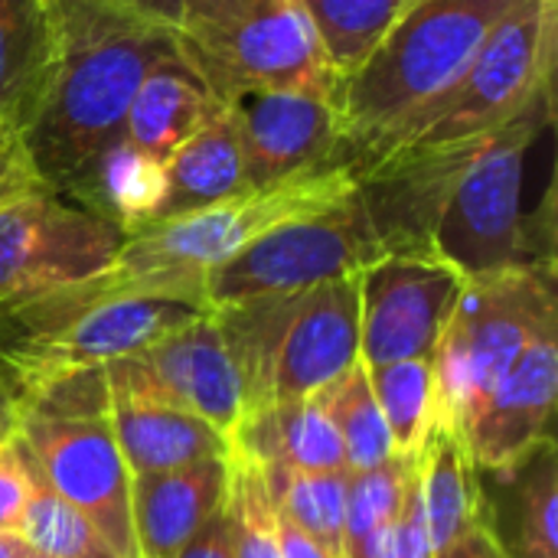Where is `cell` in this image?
<instances>
[{"mask_svg": "<svg viewBox=\"0 0 558 558\" xmlns=\"http://www.w3.org/2000/svg\"><path fill=\"white\" fill-rule=\"evenodd\" d=\"M46 62L20 144L36 177L72 193L121 137L144 75L177 56L173 29L105 0H43Z\"/></svg>", "mask_w": 558, "mask_h": 558, "instance_id": "obj_1", "label": "cell"}, {"mask_svg": "<svg viewBox=\"0 0 558 558\" xmlns=\"http://www.w3.org/2000/svg\"><path fill=\"white\" fill-rule=\"evenodd\" d=\"M520 0H415L369 59L340 82L343 160L360 177L471 65Z\"/></svg>", "mask_w": 558, "mask_h": 558, "instance_id": "obj_2", "label": "cell"}, {"mask_svg": "<svg viewBox=\"0 0 558 558\" xmlns=\"http://www.w3.org/2000/svg\"><path fill=\"white\" fill-rule=\"evenodd\" d=\"M356 190L350 167H324L265 190H252L199 213L150 222L124 235L105 278L124 294L206 301V275L268 229L314 216Z\"/></svg>", "mask_w": 558, "mask_h": 558, "instance_id": "obj_3", "label": "cell"}, {"mask_svg": "<svg viewBox=\"0 0 558 558\" xmlns=\"http://www.w3.org/2000/svg\"><path fill=\"white\" fill-rule=\"evenodd\" d=\"M10 432L43 481L85 513L118 558H137L131 474L111 432L101 366L43 379L10 405Z\"/></svg>", "mask_w": 558, "mask_h": 558, "instance_id": "obj_4", "label": "cell"}, {"mask_svg": "<svg viewBox=\"0 0 558 558\" xmlns=\"http://www.w3.org/2000/svg\"><path fill=\"white\" fill-rule=\"evenodd\" d=\"M553 268L517 265L468 278L461 298L438 337L435 366V425L461 435L481 415L513 360L543 333H556Z\"/></svg>", "mask_w": 558, "mask_h": 558, "instance_id": "obj_5", "label": "cell"}, {"mask_svg": "<svg viewBox=\"0 0 558 558\" xmlns=\"http://www.w3.org/2000/svg\"><path fill=\"white\" fill-rule=\"evenodd\" d=\"M173 39L222 105L268 88L340 95L298 0H180Z\"/></svg>", "mask_w": 558, "mask_h": 558, "instance_id": "obj_6", "label": "cell"}, {"mask_svg": "<svg viewBox=\"0 0 558 558\" xmlns=\"http://www.w3.org/2000/svg\"><path fill=\"white\" fill-rule=\"evenodd\" d=\"M549 128L553 92L481 137L458 170L432 229V252L464 278L536 265L523 216V186L530 154Z\"/></svg>", "mask_w": 558, "mask_h": 558, "instance_id": "obj_7", "label": "cell"}, {"mask_svg": "<svg viewBox=\"0 0 558 558\" xmlns=\"http://www.w3.org/2000/svg\"><path fill=\"white\" fill-rule=\"evenodd\" d=\"M556 23L558 0H520L517 10L487 36L458 82L435 105L415 114L386 154L487 137L536 98L549 95L556 75Z\"/></svg>", "mask_w": 558, "mask_h": 558, "instance_id": "obj_8", "label": "cell"}, {"mask_svg": "<svg viewBox=\"0 0 558 558\" xmlns=\"http://www.w3.org/2000/svg\"><path fill=\"white\" fill-rule=\"evenodd\" d=\"M383 255L389 252L360 199V190H353L337 206L288 219L216 265L206 275V301L216 311L252 298L298 294L314 284L356 275Z\"/></svg>", "mask_w": 558, "mask_h": 558, "instance_id": "obj_9", "label": "cell"}, {"mask_svg": "<svg viewBox=\"0 0 558 558\" xmlns=\"http://www.w3.org/2000/svg\"><path fill=\"white\" fill-rule=\"evenodd\" d=\"M124 232L49 186L0 203V311L101 275Z\"/></svg>", "mask_w": 558, "mask_h": 558, "instance_id": "obj_10", "label": "cell"}, {"mask_svg": "<svg viewBox=\"0 0 558 558\" xmlns=\"http://www.w3.org/2000/svg\"><path fill=\"white\" fill-rule=\"evenodd\" d=\"M464 275L435 252H392L360 271V360L373 366L435 356Z\"/></svg>", "mask_w": 558, "mask_h": 558, "instance_id": "obj_11", "label": "cell"}, {"mask_svg": "<svg viewBox=\"0 0 558 558\" xmlns=\"http://www.w3.org/2000/svg\"><path fill=\"white\" fill-rule=\"evenodd\" d=\"M340 95L268 88L229 101L245 160V186L265 190L324 167H347Z\"/></svg>", "mask_w": 558, "mask_h": 558, "instance_id": "obj_12", "label": "cell"}, {"mask_svg": "<svg viewBox=\"0 0 558 558\" xmlns=\"http://www.w3.org/2000/svg\"><path fill=\"white\" fill-rule=\"evenodd\" d=\"M111 405V432L131 477L173 471L206 458H229L232 445L199 415L170 405L137 356L101 366Z\"/></svg>", "mask_w": 558, "mask_h": 558, "instance_id": "obj_13", "label": "cell"}, {"mask_svg": "<svg viewBox=\"0 0 558 558\" xmlns=\"http://www.w3.org/2000/svg\"><path fill=\"white\" fill-rule=\"evenodd\" d=\"M360 360V271L298 294L275 363L271 399L301 402Z\"/></svg>", "mask_w": 558, "mask_h": 558, "instance_id": "obj_14", "label": "cell"}, {"mask_svg": "<svg viewBox=\"0 0 558 558\" xmlns=\"http://www.w3.org/2000/svg\"><path fill=\"white\" fill-rule=\"evenodd\" d=\"M556 333H543L513 360L481 415L464 432L474 471H504L549 435L546 428L556 409Z\"/></svg>", "mask_w": 558, "mask_h": 558, "instance_id": "obj_15", "label": "cell"}, {"mask_svg": "<svg viewBox=\"0 0 558 558\" xmlns=\"http://www.w3.org/2000/svg\"><path fill=\"white\" fill-rule=\"evenodd\" d=\"M134 356L177 409L199 415L232 445L242 425V386L213 311Z\"/></svg>", "mask_w": 558, "mask_h": 558, "instance_id": "obj_16", "label": "cell"}, {"mask_svg": "<svg viewBox=\"0 0 558 558\" xmlns=\"http://www.w3.org/2000/svg\"><path fill=\"white\" fill-rule=\"evenodd\" d=\"M229 494V458H206L173 471L131 477L137 558H177L190 536Z\"/></svg>", "mask_w": 558, "mask_h": 558, "instance_id": "obj_17", "label": "cell"}, {"mask_svg": "<svg viewBox=\"0 0 558 558\" xmlns=\"http://www.w3.org/2000/svg\"><path fill=\"white\" fill-rule=\"evenodd\" d=\"M163 173H167V190L150 222L199 213L232 196L252 193L245 186V160H242L232 108L219 101L216 111L206 118V124L167 157Z\"/></svg>", "mask_w": 558, "mask_h": 558, "instance_id": "obj_18", "label": "cell"}, {"mask_svg": "<svg viewBox=\"0 0 558 558\" xmlns=\"http://www.w3.org/2000/svg\"><path fill=\"white\" fill-rule=\"evenodd\" d=\"M487 474L500 477L504 490L500 507L490 504L487 494L484 500L507 558H558V454L553 435L539 438L510 468Z\"/></svg>", "mask_w": 558, "mask_h": 558, "instance_id": "obj_19", "label": "cell"}, {"mask_svg": "<svg viewBox=\"0 0 558 558\" xmlns=\"http://www.w3.org/2000/svg\"><path fill=\"white\" fill-rule=\"evenodd\" d=\"M216 105L219 101L209 95L203 78L177 52L144 75L131 98L121 137L147 157L167 163V157L206 124Z\"/></svg>", "mask_w": 558, "mask_h": 558, "instance_id": "obj_20", "label": "cell"}, {"mask_svg": "<svg viewBox=\"0 0 558 558\" xmlns=\"http://www.w3.org/2000/svg\"><path fill=\"white\" fill-rule=\"evenodd\" d=\"M232 448L252 454L262 468L347 471L340 435L317 396L301 402H278L245 418L232 438Z\"/></svg>", "mask_w": 558, "mask_h": 558, "instance_id": "obj_21", "label": "cell"}, {"mask_svg": "<svg viewBox=\"0 0 558 558\" xmlns=\"http://www.w3.org/2000/svg\"><path fill=\"white\" fill-rule=\"evenodd\" d=\"M298 294L252 298V301H239V304H226L213 311L226 353L242 386V422L275 405L271 399L275 363H278V350H281L284 327H288Z\"/></svg>", "mask_w": 558, "mask_h": 558, "instance_id": "obj_22", "label": "cell"}, {"mask_svg": "<svg viewBox=\"0 0 558 558\" xmlns=\"http://www.w3.org/2000/svg\"><path fill=\"white\" fill-rule=\"evenodd\" d=\"M163 190V163L137 150L131 141L118 137L98 154V160L88 167V173L69 196H75L78 206L111 219L128 235L154 219Z\"/></svg>", "mask_w": 558, "mask_h": 558, "instance_id": "obj_23", "label": "cell"}, {"mask_svg": "<svg viewBox=\"0 0 558 558\" xmlns=\"http://www.w3.org/2000/svg\"><path fill=\"white\" fill-rule=\"evenodd\" d=\"M474 477L477 471L461 435L432 422L418 461V487L435 556L474 520L481 507V481Z\"/></svg>", "mask_w": 558, "mask_h": 558, "instance_id": "obj_24", "label": "cell"}, {"mask_svg": "<svg viewBox=\"0 0 558 558\" xmlns=\"http://www.w3.org/2000/svg\"><path fill=\"white\" fill-rule=\"evenodd\" d=\"M330 72L350 78L415 0H298Z\"/></svg>", "mask_w": 558, "mask_h": 558, "instance_id": "obj_25", "label": "cell"}, {"mask_svg": "<svg viewBox=\"0 0 558 558\" xmlns=\"http://www.w3.org/2000/svg\"><path fill=\"white\" fill-rule=\"evenodd\" d=\"M46 62L43 0H0V128L20 131L36 101Z\"/></svg>", "mask_w": 558, "mask_h": 558, "instance_id": "obj_26", "label": "cell"}, {"mask_svg": "<svg viewBox=\"0 0 558 558\" xmlns=\"http://www.w3.org/2000/svg\"><path fill=\"white\" fill-rule=\"evenodd\" d=\"M317 402L327 409L343 454H347V471H373L392 458V438L383 418V409L373 396L369 386V369L363 360H356L340 379L324 386L317 392Z\"/></svg>", "mask_w": 558, "mask_h": 558, "instance_id": "obj_27", "label": "cell"}, {"mask_svg": "<svg viewBox=\"0 0 558 558\" xmlns=\"http://www.w3.org/2000/svg\"><path fill=\"white\" fill-rule=\"evenodd\" d=\"M271 500L330 558H343V513L350 471L265 468Z\"/></svg>", "mask_w": 558, "mask_h": 558, "instance_id": "obj_28", "label": "cell"}, {"mask_svg": "<svg viewBox=\"0 0 558 558\" xmlns=\"http://www.w3.org/2000/svg\"><path fill=\"white\" fill-rule=\"evenodd\" d=\"M418 458L392 454L373 471L350 474L347 484V513H343V558H373L379 539L402 510L405 490L418 471Z\"/></svg>", "mask_w": 558, "mask_h": 558, "instance_id": "obj_29", "label": "cell"}, {"mask_svg": "<svg viewBox=\"0 0 558 558\" xmlns=\"http://www.w3.org/2000/svg\"><path fill=\"white\" fill-rule=\"evenodd\" d=\"M369 369V366H366ZM373 396L383 409L392 454L418 458L435 418V366L432 356L399 360L369 369Z\"/></svg>", "mask_w": 558, "mask_h": 558, "instance_id": "obj_30", "label": "cell"}, {"mask_svg": "<svg viewBox=\"0 0 558 558\" xmlns=\"http://www.w3.org/2000/svg\"><path fill=\"white\" fill-rule=\"evenodd\" d=\"M16 445L33 477V494L20 523V539L43 558H118L105 543V536L95 530V523L43 481L20 438Z\"/></svg>", "mask_w": 558, "mask_h": 558, "instance_id": "obj_31", "label": "cell"}, {"mask_svg": "<svg viewBox=\"0 0 558 558\" xmlns=\"http://www.w3.org/2000/svg\"><path fill=\"white\" fill-rule=\"evenodd\" d=\"M226 510H229L235 558H281L278 526H275V500L268 490L265 468L239 448L229 451Z\"/></svg>", "mask_w": 558, "mask_h": 558, "instance_id": "obj_32", "label": "cell"}, {"mask_svg": "<svg viewBox=\"0 0 558 558\" xmlns=\"http://www.w3.org/2000/svg\"><path fill=\"white\" fill-rule=\"evenodd\" d=\"M373 558H435L428 526H425V510H422V487H418V471L405 490L402 510L396 513L392 526L379 539V549Z\"/></svg>", "mask_w": 558, "mask_h": 558, "instance_id": "obj_33", "label": "cell"}, {"mask_svg": "<svg viewBox=\"0 0 558 558\" xmlns=\"http://www.w3.org/2000/svg\"><path fill=\"white\" fill-rule=\"evenodd\" d=\"M29 494H33V477L10 432L7 438H0V533L20 536Z\"/></svg>", "mask_w": 558, "mask_h": 558, "instance_id": "obj_34", "label": "cell"}, {"mask_svg": "<svg viewBox=\"0 0 558 558\" xmlns=\"http://www.w3.org/2000/svg\"><path fill=\"white\" fill-rule=\"evenodd\" d=\"M435 558H507L494 526H490V510H487L484 490H481V507H477L474 520L461 530L458 539H451Z\"/></svg>", "mask_w": 558, "mask_h": 558, "instance_id": "obj_35", "label": "cell"}, {"mask_svg": "<svg viewBox=\"0 0 558 558\" xmlns=\"http://www.w3.org/2000/svg\"><path fill=\"white\" fill-rule=\"evenodd\" d=\"M33 186H46V183L36 177L33 163L26 160L20 137L13 131H0V203Z\"/></svg>", "mask_w": 558, "mask_h": 558, "instance_id": "obj_36", "label": "cell"}, {"mask_svg": "<svg viewBox=\"0 0 558 558\" xmlns=\"http://www.w3.org/2000/svg\"><path fill=\"white\" fill-rule=\"evenodd\" d=\"M177 558H235L232 553V526L226 504L206 517V523L190 536V543L177 553Z\"/></svg>", "mask_w": 558, "mask_h": 558, "instance_id": "obj_37", "label": "cell"}, {"mask_svg": "<svg viewBox=\"0 0 558 558\" xmlns=\"http://www.w3.org/2000/svg\"><path fill=\"white\" fill-rule=\"evenodd\" d=\"M275 526H278V549L281 558H330L288 513L275 507Z\"/></svg>", "mask_w": 558, "mask_h": 558, "instance_id": "obj_38", "label": "cell"}, {"mask_svg": "<svg viewBox=\"0 0 558 558\" xmlns=\"http://www.w3.org/2000/svg\"><path fill=\"white\" fill-rule=\"evenodd\" d=\"M105 3H114V7H124L137 16H147L167 29H173V20H177V10H180V0H105Z\"/></svg>", "mask_w": 558, "mask_h": 558, "instance_id": "obj_39", "label": "cell"}, {"mask_svg": "<svg viewBox=\"0 0 558 558\" xmlns=\"http://www.w3.org/2000/svg\"><path fill=\"white\" fill-rule=\"evenodd\" d=\"M33 556V549L20 539V536H13V533H0V558H29Z\"/></svg>", "mask_w": 558, "mask_h": 558, "instance_id": "obj_40", "label": "cell"}, {"mask_svg": "<svg viewBox=\"0 0 558 558\" xmlns=\"http://www.w3.org/2000/svg\"><path fill=\"white\" fill-rule=\"evenodd\" d=\"M29 558H43V556H36V553H33V556H29Z\"/></svg>", "mask_w": 558, "mask_h": 558, "instance_id": "obj_41", "label": "cell"}, {"mask_svg": "<svg viewBox=\"0 0 558 558\" xmlns=\"http://www.w3.org/2000/svg\"><path fill=\"white\" fill-rule=\"evenodd\" d=\"M0 131H3V128H0Z\"/></svg>", "mask_w": 558, "mask_h": 558, "instance_id": "obj_42", "label": "cell"}]
</instances>
